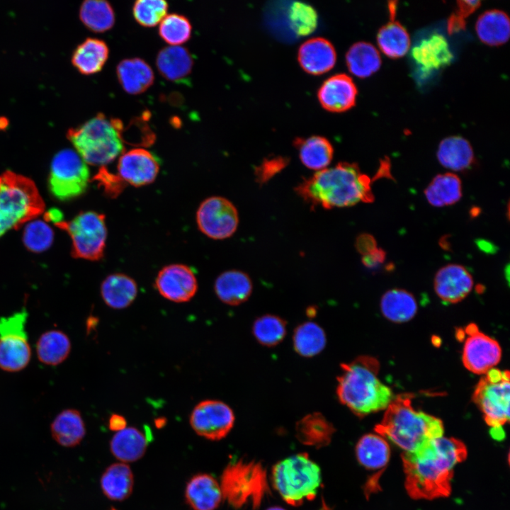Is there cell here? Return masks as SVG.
<instances>
[{
    "mask_svg": "<svg viewBox=\"0 0 510 510\" xmlns=\"http://www.w3.org/2000/svg\"><path fill=\"white\" fill-rule=\"evenodd\" d=\"M467 455L468 450L463 441L444 436L413 452H403L404 487L409 497L414 499L448 497L453 469Z\"/></svg>",
    "mask_w": 510,
    "mask_h": 510,
    "instance_id": "1",
    "label": "cell"
},
{
    "mask_svg": "<svg viewBox=\"0 0 510 510\" xmlns=\"http://www.w3.org/2000/svg\"><path fill=\"white\" fill-rule=\"evenodd\" d=\"M372 179L361 172L356 163L339 162L317 171L300 182L296 193L312 208L324 209L353 206L360 202L373 203Z\"/></svg>",
    "mask_w": 510,
    "mask_h": 510,
    "instance_id": "2",
    "label": "cell"
},
{
    "mask_svg": "<svg viewBox=\"0 0 510 510\" xmlns=\"http://www.w3.org/2000/svg\"><path fill=\"white\" fill-rule=\"evenodd\" d=\"M336 395L339 402L354 414L363 417L385 409L394 398L392 390L378 378L380 363L370 356H361L341 364Z\"/></svg>",
    "mask_w": 510,
    "mask_h": 510,
    "instance_id": "3",
    "label": "cell"
},
{
    "mask_svg": "<svg viewBox=\"0 0 510 510\" xmlns=\"http://www.w3.org/2000/svg\"><path fill=\"white\" fill-rule=\"evenodd\" d=\"M413 395L404 393L394 397L385 409L375 431L402 449L413 452L427 443L443 436L442 421L431 414L416 410L412 405Z\"/></svg>",
    "mask_w": 510,
    "mask_h": 510,
    "instance_id": "4",
    "label": "cell"
},
{
    "mask_svg": "<svg viewBox=\"0 0 510 510\" xmlns=\"http://www.w3.org/2000/svg\"><path fill=\"white\" fill-rule=\"evenodd\" d=\"M123 128L120 120L108 119L103 113H98L84 124L69 129L67 137L87 164L101 167L124 152Z\"/></svg>",
    "mask_w": 510,
    "mask_h": 510,
    "instance_id": "5",
    "label": "cell"
},
{
    "mask_svg": "<svg viewBox=\"0 0 510 510\" xmlns=\"http://www.w3.org/2000/svg\"><path fill=\"white\" fill-rule=\"evenodd\" d=\"M44 210V202L31 179L11 171L0 175V237Z\"/></svg>",
    "mask_w": 510,
    "mask_h": 510,
    "instance_id": "6",
    "label": "cell"
},
{
    "mask_svg": "<svg viewBox=\"0 0 510 510\" xmlns=\"http://www.w3.org/2000/svg\"><path fill=\"white\" fill-rule=\"evenodd\" d=\"M271 477L274 488L292 506L313 499L322 482L319 465L306 453H298L277 463Z\"/></svg>",
    "mask_w": 510,
    "mask_h": 510,
    "instance_id": "7",
    "label": "cell"
},
{
    "mask_svg": "<svg viewBox=\"0 0 510 510\" xmlns=\"http://www.w3.org/2000/svg\"><path fill=\"white\" fill-rule=\"evenodd\" d=\"M220 486L223 499L236 509L246 504L258 508L268 491L266 472L262 465L242 460L227 465Z\"/></svg>",
    "mask_w": 510,
    "mask_h": 510,
    "instance_id": "8",
    "label": "cell"
},
{
    "mask_svg": "<svg viewBox=\"0 0 510 510\" xmlns=\"http://www.w3.org/2000/svg\"><path fill=\"white\" fill-rule=\"evenodd\" d=\"M509 372L498 368L487 371L477 382L472 401L490 426L491 436L497 441L505 437L504 425L509 421Z\"/></svg>",
    "mask_w": 510,
    "mask_h": 510,
    "instance_id": "9",
    "label": "cell"
},
{
    "mask_svg": "<svg viewBox=\"0 0 510 510\" xmlns=\"http://www.w3.org/2000/svg\"><path fill=\"white\" fill-rule=\"evenodd\" d=\"M68 233L72 239L74 258L98 261L104 255L107 227L103 214L95 211L81 212L72 220L55 224Z\"/></svg>",
    "mask_w": 510,
    "mask_h": 510,
    "instance_id": "10",
    "label": "cell"
},
{
    "mask_svg": "<svg viewBox=\"0 0 510 510\" xmlns=\"http://www.w3.org/2000/svg\"><path fill=\"white\" fill-rule=\"evenodd\" d=\"M87 164L73 149H64L53 157L48 179L51 194L60 200H68L84 193L89 182Z\"/></svg>",
    "mask_w": 510,
    "mask_h": 510,
    "instance_id": "11",
    "label": "cell"
},
{
    "mask_svg": "<svg viewBox=\"0 0 510 510\" xmlns=\"http://www.w3.org/2000/svg\"><path fill=\"white\" fill-rule=\"evenodd\" d=\"M28 313L26 307L0 317V369L16 373L29 364L32 351L26 330Z\"/></svg>",
    "mask_w": 510,
    "mask_h": 510,
    "instance_id": "12",
    "label": "cell"
},
{
    "mask_svg": "<svg viewBox=\"0 0 510 510\" xmlns=\"http://www.w3.org/2000/svg\"><path fill=\"white\" fill-rule=\"evenodd\" d=\"M196 220L199 230L212 239H225L236 232L239 225L237 208L222 196H211L198 206Z\"/></svg>",
    "mask_w": 510,
    "mask_h": 510,
    "instance_id": "13",
    "label": "cell"
},
{
    "mask_svg": "<svg viewBox=\"0 0 510 510\" xmlns=\"http://www.w3.org/2000/svg\"><path fill=\"white\" fill-rule=\"evenodd\" d=\"M462 333L465 341L462 361L467 370L474 374L484 375L494 368L501 360L502 348L493 338L480 331L474 323L468 324Z\"/></svg>",
    "mask_w": 510,
    "mask_h": 510,
    "instance_id": "14",
    "label": "cell"
},
{
    "mask_svg": "<svg viewBox=\"0 0 510 510\" xmlns=\"http://www.w3.org/2000/svg\"><path fill=\"white\" fill-rule=\"evenodd\" d=\"M235 417L231 407L217 400L201 401L193 408L190 425L199 436L212 441L222 439L232 430Z\"/></svg>",
    "mask_w": 510,
    "mask_h": 510,
    "instance_id": "15",
    "label": "cell"
},
{
    "mask_svg": "<svg viewBox=\"0 0 510 510\" xmlns=\"http://www.w3.org/2000/svg\"><path fill=\"white\" fill-rule=\"evenodd\" d=\"M154 285L163 298L178 303L191 300L198 290L193 269L183 264L164 266L156 276Z\"/></svg>",
    "mask_w": 510,
    "mask_h": 510,
    "instance_id": "16",
    "label": "cell"
},
{
    "mask_svg": "<svg viewBox=\"0 0 510 510\" xmlns=\"http://www.w3.org/2000/svg\"><path fill=\"white\" fill-rule=\"evenodd\" d=\"M117 171L125 184L141 187L155 181L159 172V162L149 150L134 148L120 155Z\"/></svg>",
    "mask_w": 510,
    "mask_h": 510,
    "instance_id": "17",
    "label": "cell"
},
{
    "mask_svg": "<svg viewBox=\"0 0 510 510\" xmlns=\"http://www.w3.org/2000/svg\"><path fill=\"white\" fill-rule=\"evenodd\" d=\"M473 279L462 265L450 264L436 273L434 288L438 298L448 303H457L465 299L472 290Z\"/></svg>",
    "mask_w": 510,
    "mask_h": 510,
    "instance_id": "18",
    "label": "cell"
},
{
    "mask_svg": "<svg viewBox=\"0 0 510 510\" xmlns=\"http://www.w3.org/2000/svg\"><path fill=\"white\" fill-rule=\"evenodd\" d=\"M357 89L353 79L345 74H337L325 80L317 96L322 106L331 112H344L356 103Z\"/></svg>",
    "mask_w": 510,
    "mask_h": 510,
    "instance_id": "19",
    "label": "cell"
},
{
    "mask_svg": "<svg viewBox=\"0 0 510 510\" xmlns=\"http://www.w3.org/2000/svg\"><path fill=\"white\" fill-rule=\"evenodd\" d=\"M298 60L301 67L308 74L319 75L333 68L336 54L328 40L316 37L305 41L299 47Z\"/></svg>",
    "mask_w": 510,
    "mask_h": 510,
    "instance_id": "20",
    "label": "cell"
},
{
    "mask_svg": "<svg viewBox=\"0 0 510 510\" xmlns=\"http://www.w3.org/2000/svg\"><path fill=\"white\" fill-rule=\"evenodd\" d=\"M185 499L193 510H215L223 497L220 484L212 475L199 473L188 480Z\"/></svg>",
    "mask_w": 510,
    "mask_h": 510,
    "instance_id": "21",
    "label": "cell"
},
{
    "mask_svg": "<svg viewBox=\"0 0 510 510\" xmlns=\"http://www.w3.org/2000/svg\"><path fill=\"white\" fill-rule=\"evenodd\" d=\"M415 62L424 72L439 69L448 65L453 55L446 38L441 34H432L421 40L412 49Z\"/></svg>",
    "mask_w": 510,
    "mask_h": 510,
    "instance_id": "22",
    "label": "cell"
},
{
    "mask_svg": "<svg viewBox=\"0 0 510 510\" xmlns=\"http://www.w3.org/2000/svg\"><path fill=\"white\" fill-rule=\"evenodd\" d=\"M156 65L166 79L181 83L191 74L193 59L191 52L182 46H167L158 52Z\"/></svg>",
    "mask_w": 510,
    "mask_h": 510,
    "instance_id": "23",
    "label": "cell"
},
{
    "mask_svg": "<svg viewBox=\"0 0 510 510\" xmlns=\"http://www.w3.org/2000/svg\"><path fill=\"white\" fill-rule=\"evenodd\" d=\"M214 290L220 301L234 306L249 299L253 284L247 273L239 270H228L217 277Z\"/></svg>",
    "mask_w": 510,
    "mask_h": 510,
    "instance_id": "24",
    "label": "cell"
},
{
    "mask_svg": "<svg viewBox=\"0 0 510 510\" xmlns=\"http://www.w3.org/2000/svg\"><path fill=\"white\" fill-rule=\"evenodd\" d=\"M116 74L124 91L133 95L145 91L154 80L151 67L139 57L120 61L116 67Z\"/></svg>",
    "mask_w": 510,
    "mask_h": 510,
    "instance_id": "25",
    "label": "cell"
},
{
    "mask_svg": "<svg viewBox=\"0 0 510 510\" xmlns=\"http://www.w3.org/2000/svg\"><path fill=\"white\" fill-rule=\"evenodd\" d=\"M137 290L135 280L123 273H114L106 276L100 288L103 302L115 310L130 306L135 300Z\"/></svg>",
    "mask_w": 510,
    "mask_h": 510,
    "instance_id": "26",
    "label": "cell"
},
{
    "mask_svg": "<svg viewBox=\"0 0 510 510\" xmlns=\"http://www.w3.org/2000/svg\"><path fill=\"white\" fill-rule=\"evenodd\" d=\"M437 159L443 167L453 171H465L475 162L471 144L460 136L443 139L438 145Z\"/></svg>",
    "mask_w": 510,
    "mask_h": 510,
    "instance_id": "27",
    "label": "cell"
},
{
    "mask_svg": "<svg viewBox=\"0 0 510 510\" xmlns=\"http://www.w3.org/2000/svg\"><path fill=\"white\" fill-rule=\"evenodd\" d=\"M50 431L57 443L69 448L79 444L86 434L84 419L81 413L75 409L60 412L52 421Z\"/></svg>",
    "mask_w": 510,
    "mask_h": 510,
    "instance_id": "28",
    "label": "cell"
},
{
    "mask_svg": "<svg viewBox=\"0 0 510 510\" xmlns=\"http://www.w3.org/2000/svg\"><path fill=\"white\" fill-rule=\"evenodd\" d=\"M108 54V47L103 40L88 38L74 50L72 62L81 74L91 75L102 69Z\"/></svg>",
    "mask_w": 510,
    "mask_h": 510,
    "instance_id": "29",
    "label": "cell"
},
{
    "mask_svg": "<svg viewBox=\"0 0 510 510\" xmlns=\"http://www.w3.org/2000/svg\"><path fill=\"white\" fill-rule=\"evenodd\" d=\"M71 350L69 336L60 329H50L43 332L35 344L38 359L50 366L62 363L69 356Z\"/></svg>",
    "mask_w": 510,
    "mask_h": 510,
    "instance_id": "30",
    "label": "cell"
},
{
    "mask_svg": "<svg viewBox=\"0 0 510 510\" xmlns=\"http://www.w3.org/2000/svg\"><path fill=\"white\" fill-rule=\"evenodd\" d=\"M147 436L135 427H126L115 432L110 441V450L121 463L135 462L144 455L147 448Z\"/></svg>",
    "mask_w": 510,
    "mask_h": 510,
    "instance_id": "31",
    "label": "cell"
},
{
    "mask_svg": "<svg viewBox=\"0 0 510 510\" xmlns=\"http://www.w3.org/2000/svg\"><path fill=\"white\" fill-rule=\"evenodd\" d=\"M294 145L298 150L301 162L310 169L318 171L326 169L333 159V146L324 137H298Z\"/></svg>",
    "mask_w": 510,
    "mask_h": 510,
    "instance_id": "32",
    "label": "cell"
},
{
    "mask_svg": "<svg viewBox=\"0 0 510 510\" xmlns=\"http://www.w3.org/2000/svg\"><path fill=\"white\" fill-rule=\"evenodd\" d=\"M428 203L436 208L451 205L462 198V183L459 176L452 172L435 176L424 190Z\"/></svg>",
    "mask_w": 510,
    "mask_h": 510,
    "instance_id": "33",
    "label": "cell"
},
{
    "mask_svg": "<svg viewBox=\"0 0 510 510\" xmlns=\"http://www.w3.org/2000/svg\"><path fill=\"white\" fill-rule=\"evenodd\" d=\"M479 39L486 45L499 46L510 37V21L507 14L500 10L486 11L481 14L475 25Z\"/></svg>",
    "mask_w": 510,
    "mask_h": 510,
    "instance_id": "34",
    "label": "cell"
},
{
    "mask_svg": "<svg viewBox=\"0 0 510 510\" xmlns=\"http://www.w3.org/2000/svg\"><path fill=\"white\" fill-rule=\"evenodd\" d=\"M101 487L104 495L113 501H123L132 492L134 477L130 467L125 463L109 465L101 477Z\"/></svg>",
    "mask_w": 510,
    "mask_h": 510,
    "instance_id": "35",
    "label": "cell"
},
{
    "mask_svg": "<svg viewBox=\"0 0 510 510\" xmlns=\"http://www.w3.org/2000/svg\"><path fill=\"white\" fill-rule=\"evenodd\" d=\"M383 316L395 323L412 319L417 312V303L412 293L404 289L393 288L386 291L380 300Z\"/></svg>",
    "mask_w": 510,
    "mask_h": 510,
    "instance_id": "36",
    "label": "cell"
},
{
    "mask_svg": "<svg viewBox=\"0 0 510 510\" xmlns=\"http://www.w3.org/2000/svg\"><path fill=\"white\" fill-rule=\"evenodd\" d=\"M356 455L358 463L364 468L378 470L388 463L390 448L387 441L380 435L368 434L358 441Z\"/></svg>",
    "mask_w": 510,
    "mask_h": 510,
    "instance_id": "37",
    "label": "cell"
},
{
    "mask_svg": "<svg viewBox=\"0 0 510 510\" xmlns=\"http://www.w3.org/2000/svg\"><path fill=\"white\" fill-rule=\"evenodd\" d=\"M334 432L333 425L319 412L305 416L296 424L298 439L302 443L316 447L327 445Z\"/></svg>",
    "mask_w": 510,
    "mask_h": 510,
    "instance_id": "38",
    "label": "cell"
},
{
    "mask_svg": "<svg viewBox=\"0 0 510 510\" xmlns=\"http://www.w3.org/2000/svg\"><path fill=\"white\" fill-rule=\"evenodd\" d=\"M346 62L350 72L359 78L370 76L381 65L378 51L366 42H358L351 46L346 55Z\"/></svg>",
    "mask_w": 510,
    "mask_h": 510,
    "instance_id": "39",
    "label": "cell"
},
{
    "mask_svg": "<svg viewBox=\"0 0 510 510\" xmlns=\"http://www.w3.org/2000/svg\"><path fill=\"white\" fill-rule=\"evenodd\" d=\"M293 343L295 351L300 356L313 357L324 350L327 343L326 334L317 323L303 322L295 329Z\"/></svg>",
    "mask_w": 510,
    "mask_h": 510,
    "instance_id": "40",
    "label": "cell"
},
{
    "mask_svg": "<svg viewBox=\"0 0 510 510\" xmlns=\"http://www.w3.org/2000/svg\"><path fill=\"white\" fill-rule=\"evenodd\" d=\"M380 50L388 57H403L410 47V38L406 29L395 20L381 27L377 35Z\"/></svg>",
    "mask_w": 510,
    "mask_h": 510,
    "instance_id": "41",
    "label": "cell"
},
{
    "mask_svg": "<svg viewBox=\"0 0 510 510\" xmlns=\"http://www.w3.org/2000/svg\"><path fill=\"white\" fill-rule=\"evenodd\" d=\"M79 17L89 30L103 33L112 28L115 23V13L106 1L86 0L80 7Z\"/></svg>",
    "mask_w": 510,
    "mask_h": 510,
    "instance_id": "42",
    "label": "cell"
},
{
    "mask_svg": "<svg viewBox=\"0 0 510 510\" xmlns=\"http://www.w3.org/2000/svg\"><path fill=\"white\" fill-rule=\"evenodd\" d=\"M286 322L274 314H264L254 321L252 333L261 345L272 347L280 344L286 335Z\"/></svg>",
    "mask_w": 510,
    "mask_h": 510,
    "instance_id": "43",
    "label": "cell"
},
{
    "mask_svg": "<svg viewBox=\"0 0 510 510\" xmlns=\"http://www.w3.org/2000/svg\"><path fill=\"white\" fill-rule=\"evenodd\" d=\"M191 33L192 26L189 20L178 13L166 15L159 27L160 37L172 46L187 42L191 38Z\"/></svg>",
    "mask_w": 510,
    "mask_h": 510,
    "instance_id": "44",
    "label": "cell"
},
{
    "mask_svg": "<svg viewBox=\"0 0 510 510\" xmlns=\"http://www.w3.org/2000/svg\"><path fill=\"white\" fill-rule=\"evenodd\" d=\"M288 18L290 28L300 36L311 34L317 26L316 10L305 3L293 2L288 10Z\"/></svg>",
    "mask_w": 510,
    "mask_h": 510,
    "instance_id": "45",
    "label": "cell"
},
{
    "mask_svg": "<svg viewBox=\"0 0 510 510\" xmlns=\"http://www.w3.org/2000/svg\"><path fill=\"white\" fill-rule=\"evenodd\" d=\"M33 220L24 229L23 242L28 250L40 253L50 248L53 242L54 233L45 221Z\"/></svg>",
    "mask_w": 510,
    "mask_h": 510,
    "instance_id": "46",
    "label": "cell"
},
{
    "mask_svg": "<svg viewBox=\"0 0 510 510\" xmlns=\"http://www.w3.org/2000/svg\"><path fill=\"white\" fill-rule=\"evenodd\" d=\"M168 4L162 0H139L134 3L132 13L136 21L144 27L160 23L166 16Z\"/></svg>",
    "mask_w": 510,
    "mask_h": 510,
    "instance_id": "47",
    "label": "cell"
},
{
    "mask_svg": "<svg viewBox=\"0 0 510 510\" xmlns=\"http://www.w3.org/2000/svg\"><path fill=\"white\" fill-rule=\"evenodd\" d=\"M480 4L481 2L477 0L458 1L455 11L448 19L447 30L448 34L452 35L465 30L466 18L475 11Z\"/></svg>",
    "mask_w": 510,
    "mask_h": 510,
    "instance_id": "48",
    "label": "cell"
},
{
    "mask_svg": "<svg viewBox=\"0 0 510 510\" xmlns=\"http://www.w3.org/2000/svg\"><path fill=\"white\" fill-rule=\"evenodd\" d=\"M288 163L289 158L282 156L264 159L259 166L255 167L254 174L256 181L259 185L266 183L283 171Z\"/></svg>",
    "mask_w": 510,
    "mask_h": 510,
    "instance_id": "49",
    "label": "cell"
},
{
    "mask_svg": "<svg viewBox=\"0 0 510 510\" xmlns=\"http://www.w3.org/2000/svg\"><path fill=\"white\" fill-rule=\"evenodd\" d=\"M95 179L103 187L106 193L112 197L117 196L125 186V183L116 174L114 175L101 166Z\"/></svg>",
    "mask_w": 510,
    "mask_h": 510,
    "instance_id": "50",
    "label": "cell"
},
{
    "mask_svg": "<svg viewBox=\"0 0 510 510\" xmlns=\"http://www.w3.org/2000/svg\"><path fill=\"white\" fill-rule=\"evenodd\" d=\"M355 247L360 254L364 256L374 251L378 246L376 239L372 234L362 233L356 237Z\"/></svg>",
    "mask_w": 510,
    "mask_h": 510,
    "instance_id": "51",
    "label": "cell"
},
{
    "mask_svg": "<svg viewBox=\"0 0 510 510\" xmlns=\"http://www.w3.org/2000/svg\"><path fill=\"white\" fill-rule=\"evenodd\" d=\"M386 251L382 248H376L372 252L362 256L361 261L363 266L369 268H374L385 262Z\"/></svg>",
    "mask_w": 510,
    "mask_h": 510,
    "instance_id": "52",
    "label": "cell"
},
{
    "mask_svg": "<svg viewBox=\"0 0 510 510\" xmlns=\"http://www.w3.org/2000/svg\"><path fill=\"white\" fill-rule=\"evenodd\" d=\"M390 162L388 157H385L383 159H381L380 161L379 168L373 178L372 179V181L376 179H380L381 178H392V177L390 173Z\"/></svg>",
    "mask_w": 510,
    "mask_h": 510,
    "instance_id": "53",
    "label": "cell"
},
{
    "mask_svg": "<svg viewBox=\"0 0 510 510\" xmlns=\"http://www.w3.org/2000/svg\"><path fill=\"white\" fill-rule=\"evenodd\" d=\"M108 427L115 432L121 431L127 427L126 419L120 414H113L108 420Z\"/></svg>",
    "mask_w": 510,
    "mask_h": 510,
    "instance_id": "54",
    "label": "cell"
},
{
    "mask_svg": "<svg viewBox=\"0 0 510 510\" xmlns=\"http://www.w3.org/2000/svg\"><path fill=\"white\" fill-rule=\"evenodd\" d=\"M477 245L481 250L487 253L493 252L494 249V245L486 240L480 239L477 242Z\"/></svg>",
    "mask_w": 510,
    "mask_h": 510,
    "instance_id": "55",
    "label": "cell"
},
{
    "mask_svg": "<svg viewBox=\"0 0 510 510\" xmlns=\"http://www.w3.org/2000/svg\"><path fill=\"white\" fill-rule=\"evenodd\" d=\"M266 510H285V509L282 507H280V506H272V507L267 509Z\"/></svg>",
    "mask_w": 510,
    "mask_h": 510,
    "instance_id": "56",
    "label": "cell"
},
{
    "mask_svg": "<svg viewBox=\"0 0 510 510\" xmlns=\"http://www.w3.org/2000/svg\"><path fill=\"white\" fill-rule=\"evenodd\" d=\"M319 510H329V509L324 504Z\"/></svg>",
    "mask_w": 510,
    "mask_h": 510,
    "instance_id": "57",
    "label": "cell"
},
{
    "mask_svg": "<svg viewBox=\"0 0 510 510\" xmlns=\"http://www.w3.org/2000/svg\"><path fill=\"white\" fill-rule=\"evenodd\" d=\"M111 510H116V509H111Z\"/></svg>",
    "mask_w": 510,
    "mask_h": 510,
    "instance_id": "58",
    "label": "cell"
}]
</instances>
